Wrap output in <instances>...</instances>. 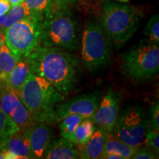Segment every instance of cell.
Listing matches in <instances>:
<instances>
[{
	"instance_id": "9a60e30c",
	"label": "cell",
	"mask_w": 159,
	"mask_h": 159,
	"mask_svg": "<svg viewBox=\"0 0 159 159\" xmlns=\"http://www.w3.org/2000/svg\"><path fill=\"white\" fill-rule=\"evenodd\" d=\"M5 150L12 152L19 158H35L30 148L28 139L21 130L9 137L5 144Z\"/></svg>"
},
{
	"instance_id": "6da1fadb",
	"label": "cell",
	"mask_w": 159,
	"mask_h": 159,
	"mask_svg": "<svg viewBox=\"0 0 159 159\" xmlns=\"http://www.w3.org/2000/svg\"><path fill=\"white\" fill-rule=\"evenodd\" d=\"M27 57L31 73L40 76L67 96L76 85L80 66L75 55L57 47L40 46Z\"/></svg>"
},
{
	"instance_id": "4dcf8cb0",
	"label": "cell",
	"mask_w": 159,
	"mask_h": 159,
	"mask_svg": "<svg viewBox=\"0 0 159 159\" xmlns=\"http://www.w3.org/2000/svg\"><path fill=\"white\" fill-rule=\"evenodd\" d=\"M4 43H5V33L2 30H0V49L2 47Z\"/></svg>"
},
{
	"instance_id": "d4e9b609",
	"label": "cell",
	"mask_w": 159,
	"mask_h": 159,
	"mask_svg": "<svg viewBox=\"0 0 159 159\" xmlns=\"http://www.w3.org/2000/svg\"><path fill=\"white\" fill-rule=\"evenodd\" d=\"M145 144L147 148L158 153L159 152V129L148 128L145 135Z\"/></svg>"
},
{
	"instance_id": "603a6c76",
	"label": "cell",
	"mask_w": 159,
	"mask_h": 159,
	"mask_svg": "<svg viewBox=\"0 0 159 159\" xmlns=\"http://www.w3.org/2000/svg\"><path fill=\"white\" fill-rule=\"evenodd\" d=\"M20 129L13 122L11 117L0 109V137L9 138Z\"/></svg>"
},
{
	"instance_id": "d6a6232c",
	"label": "cell",
	"mask_w": 159,
	"mask_h": 159,
	"mask_svg": "<svg viewBox=\"0 0 159 159\" xmlns=\"http://www.w3.org/2000/svg\"><path fill=\"white\" fill-rule=\"evenodd\" d=\"M5 16H6V15H3V16H0V29H1L2 26V25H3V22H4V21H5Z\"/></svg>"
},
{
	"instance_id": "d6986e66",
	"label": "cell",
	"mask_w": 159,
	"mask_h": 159,
	"mask_svg": "<svg viewBox=\"0 0 159 159\" xmlns=\"http://www.w3.org/2000/svg\"><path fill=\"white\" fill-rule=\"evenodd\" d=\"M19 60L13 52L4 43L0 49V80H5L15 68Z\"/></svg>"
},
{
	"instance_id": "f546056e",
	"label": "cell",
	"mask_w": 159,
	"mask_h": 159,
	"mask_svg": "<svg viewBox=\"0 0 159 159\" xmlns=\"http://www.w3.org/2000/svg\"><path fill=\"white\" fill-rule=\"evenodd\" d=\"M8 138H4V137H0V151L5 150V144L7 142Z\"/></svg>"
},
{
	"instance_id": "7c38bea8",
	"label": "cell",
	"mask_w": 159,
	"mask_h": 159,
	"mask_svg": "<svg viewBox=\"0 0 159 159\" xmlns=\"http://www.w3.org/2000/svg\"><path fill=\"white\" fill-rule=\"evenodd\" d=\"M107 134L108 133L102 129L98 128L97 130H95L94 134L89 142L83 146L77 148V150H80V158H101L104 152Z\"/></svg>"
},
{
	"instance_id": "8992f818",
	"label": "cell",
	"mask_w": 159,
	"mask_h": 159,
	"mask_svg": "<svg viewBox=\"0 0 159 159\" xmlns=\"http://www.w3.org/2000/svg\"><path fill=\"white\" fill-rule=\"evenodd\" d=\"M81 56L90 71L98 70L110 61V42L100 23L91 21L85 26L81 40Z\"/></svg>"
},
{
	"instance_id": "5b68a950",
	"label": "cell",
	"mask_w": 159,
	"mask_h": 159,
	"mask_svg": "<svg viewBox=\"0 0 159 159\" xmlns=\"http://www.w3.org/2000/svg\"><path fill=\"white\" fill-rule=\"evenodd\" d=\"M122 67L130 78L136 80L150 79L159 71L158 43L144 41L121 55Z\"/></svg>"
},
{
	"instance_id": "f1b7e54d",
	"label": "cell",
	"mask_w": 159,
	"mask_h": 159,
	"mask_svg": "<svg viewBox=\"0 0 159 159\" xmlns=\"http://www.w3.org/2000/svg\"><path fill=\"white\" fill-rule=\"evenodd\" d=\"M11 8V5L8 0H0V16L7 14Z\"/></svg>"
},
{
	"instance_id": "e0dca14e",
	"label": "cell",
	"mask_w": 159,
	"mask_h": 159,
	"mask_svg": "<svg viewBox=\"0 0 159 159\" xmlns=\"http://www.w3.org/2000/svg\"><path fill=\"white\" fill-rule=\"evenodd\" d=\"M137 149L138 148L130 146L115 138L111 133H108L102 156L105 154L114 153L122 156L124 159H128L131 158V156L136 152Z\"/></svg>"
},
{
	"instance_id": "30bf717a",
	"label": "cell",
	"mask_w": 159,
	"mask_h": 159,
	"mask_svg": "<svg viewBox=\"0 0 159 159\" xmlns=\"http://www.w3.org/2000/svg\"><path fill=\"white\" fill-rule=\"evenodd\" d=\"M119 114V97L110 89L105 95L91 119L98 128L111 133Z\"/></svg>"
},
{
	"instance_id": "4fadbf2b",
	"label": "cell",
	"mask_w": 159,
	"mask_h": 159,
	"mask_svg": "<svg viewBox=\"0 0 159 159\" xmlns=\"http://www.w3.org/2000/svg\"><path fill=\"white\" fill-rule=\"evenodd\" d=\"M44 158L77 159L80 158V154L74 143L61 136L56 140L52 141Z\"/></svg>"
},
{
	"instance_id": "836d02e7",
	"label": "cell",
	"mask_w": 159,
	"mask_h": 159,
	"mask_svg": "<svg viewBox=\"0 0 159 159\" xmlns=\"http://www.w3.org/2000/svg\"><path fill=\"white\" fill-rule=\"evenodd\" d=\"M117 1L122 2H128L129 0H117Z\"/></svg>"
},
{
	"instance_id": "52a82bcc",
	"label": "cell",
	"mask_w": 159,
	"mask_h": 159,
	"mask_svg": "<svg viewBox=\"0 0 159 159\" xmlns=\"http://www.w3.org/2000/svg\"><path fill=\"white\" fill-rule=\"evenodd\" d=\"M148 128L149 121L144 111L139 105H133L119 114L111 134L119 140L139 148L144 142Z\"/></svg>"
},
{
	"instance_id": "2e32d148",
	"label": "cell",
	"mask_w": 159,
	"mask_h": 159,
	"mask_svg": "<svg viewBox=\"0 0 159 159\" xmlns=\"http://www.w3.org/2000/svg\"><path fill=\"white\" fill-rule=\"evenodd\" d=\"M23 4L30 19L38 22H42L52 11L53 0H24Z\"/></svg>"
},
{
	"instance_id": "3957f363",
	"label": "cell",
	"mask_w": 159,
	"mask_h": 159,
	"mask_svg": "<svg viewBox=\"0 0 159 159\" xmlns=\"http://www.w3.org/2000/svg\"><path fill=\"white\" fill-rule=\"evenodd\" d=\"M141 19L142 13L137 7L105 2L100 24L109 41L119 48L134 35Z\"/></svg>"
},
{
	"instance_id": "ac0fdd59",
	"label": "cell",
	"mask_w": 159,
	"mask_h": 159,
	"mask_svg": "<svg viewBox=\"0 0 159 159\" xmlns=\"http://www.w3.org/2000/svg\"><path fill=\"white\" fill-rule=\"evenodd\" d=\"M95 130V125L91 119H83L75 129L70 141L74 143L77 148H80L89 142Z\"/></svg>"
},
{
	"instance_id": "7402d4cb",
	"label": "cell",
	"mask_w": 159,
	"mask_h": 159,
	"mask_svg": "<svg viewBox=\"0 0 159 159\" xmlns=\"http://www.w3.org/2000/svg\"><path fill=\"white\" fill-rule=\"evenodd\" d=\"M11 118L20 130H24L28 128L35 122L30 113L21 101L19 102L17 109Z\"/></svg>"
},
{
	"instance_id": "5bb4252c",
	"label": "cell",
	"mask_w": 159,
	"mask_h": 159,
	"mask_svg": "<svg viewBox=\"0 0 159 159\" xmlns=\"http://www.w3.org/2000/svg\"><path fill=\"white\" fill-rule=\"evenodd\" d=\"M31 74L30 66L26 57H20L15 68L2 81L5 84L19 93L20 89L27 80V77Z\"/></svg>"
},
{
	"instance_id": "cb8c5ba5",
	"label": "cell",
	"mask_w": 159,
	"mask_h": 159,
	"mask_svg": "<svg viewBox=\"0 0 159 159\" xmlns=\"http://www.w3.org/2000/svg\"><path fill=\"white\" fill-rule=\"evenodd\" d=\"M144 34L149 37L152 42L159 41V17L158 15L153 16L147 24L144 29Z\"/></svg>"
},
{
	"instance_id": "7a4b0ae2",
	"label": "cell",
	"mask_w": 159,
	"mask_h": 159,
	"mask_svg": "<svg viewBox=\"0 0 159 159\" xmlns=\"http://www.w3.org/2000/svg\"><path fill=\"white\" fill-rule=\"evenodd\" d=\"M19 95L35 122L48 125L58 122L55 107L64 99V95L47 80L31 73L20 89Z\"/></svg>"
},
{
	"instance_id": "ba28073f",
	"label": "cell",
	"mask_w": 159,
	"mask_h": 159,
	"mask_svg": "<svg viewBox=\"0 0 159 159\" xmlns=\"http://www.w3.org/2000/svg\"><path fill=\"white\" fill-rule=\"evenodd\" d=\"M41 23L25 19L13 24L5 31V44L17 57H27L41 46Z\"/></svg>"
},
{
	"instance_id": "8fae6325",
	"label": "cell",
	"mask_w": 159,
	"mask_h": 159,
	"mask_svg": "<svg viewBox=\"0 0 159 159\" xmlns=\"http://www.w3.org/2000/svg\"><path fill=\"white\" fill-rule=\"evenodd\" d=\"M28 139L30 148L35 158H44L47 149L52 139V134L48 124L35 122L28 128L24 129Z\"/></svg>"
},
{
	"instance_id": "4316f807",
	"label": "cell",
	"mask_w": 159,
	"mask_h": 159,
	"mask_svg": "<svg viewBox=\"0 0 159 159\" xmlns=\"http://www.w3.org/2000/svg\"><path fill=\"white\" fill-rule=\"evenodd\" d=\"M158 158L157 155L154 151L150 150V148H141L139 147L137 149L136 152L131 156L130 158L133 159H153Z\"/></svg>"
},
{
	"instance_id": "1f68e13d",
	"label": "cell",
	"mask_w": 159,
	"mask_h": 159,
	"mask_svg": "<svg viewBox=\"0 0 159 159\" xmlns=\"http://www.w3.org/2000/svg\"><path fill=\"white\" fill-rule=\"evenodd\" d=\"M10 4L12 6H15L18 5H21L24 2V0H8Z\"/></svg>"
},
{
	"instance_id": "484cf974",
	"label": "cell",
	"mask_w": 159,
	"mask_h": 159,
	"mask_svg": "<svg viewBox=\"0 0 159 159\" xmlns=\"http://www.w3.org/2000/svg\"><path fill=\"white\" fill-rule=\"evenodd\" d=\"M150 122L149 128L159 129V104L158 101L152 103L150 110Z\"/></svg>"
},
{
	"instance_id": "ffe728a7",
	"label": "cell",
	"mask_w": 159,
	"mask_h": 159,
	"mask_svg": "<svg viewBox=\"0 0 159 159\" xmlns=\"http://www.w3.org/2000/svg\"><path fill=\"white\" fill-rule=\"evenodd\" d=\"M25 19H30V17L28 12L23 3L21 5L12 6L8 13L6 14L5 21L0 30L5 33L6 30L13 24Z\"/></svg>"
},
{
	"instance_id": "83f0119b",
	"label": "cell",
	"mask_w": 159,
	"mask_h": 159,
	"mask_svg": "<svg viewBox=\"0 0 159 159\" xmlns=\"http://www.w3.org/2000/svg\"><path fill=\"white\" fill-rule=\"evenodd\" d=\"M80 0H53V5L61 8L70 9L71 6L79 3Z\"/></svg>"
},
{
	"instance_id": "44dd1931",
	"label": "cell",
	"mask_w": 159,
	"mask_h": 159,
	"mask_svg": "<svg viewBox=\"0 0 159 159\" xmlns=\"http://www.w3.org/2000/svg\"><path fill=\"white\" fill-rule=\"evenodd\" d=\"M83 119V117L77 114H70L61 119L59 125L61 136L71 140L75 129Z\"/></svg>"
},
{
	"instance_id": "277c9868",
	"label": "cell",
	"mask_w": 159,
	"mask_h": 159,
	"mask_svg": "<svg viewBox=\"0 0 159 159\" xmlns=\"http://www.w3.org/2000/svg\"><path fill=\"white\" fill-rule=\"evenodd\" d=\"M57 47L68 51L78 47L77 24L70 9L53 5L52 11L41 22V45Z\"/></svg>"
},
{
	"instance_id": "9c48e42d",
	"label": "cell",
	"mask_w": 159,
	"mask_h": 159,
	"mask_svg": "<svg viewBox=\"0 0 159 159\" xmlns=\"http://www.w3.org/2000/svg\"><path fill=\"white\" fill-rule=\"evenodd\" d=\"M99 105V96L97 94H83L59 105L55 109L57 121L70 114H77L84 119H91Z\"/></svg>"
}]
</instances>
